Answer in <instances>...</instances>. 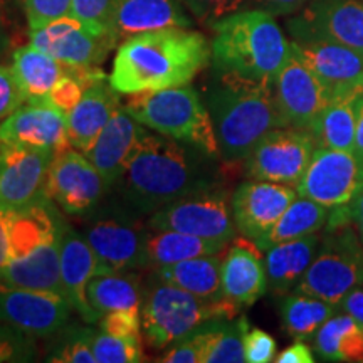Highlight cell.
I'll return each mask as SVG.
<instances>
[{"label":"cell","mask_w":363,"mask_h":363,"mask_svg":"<svg viewBox=\"0 0 363 363\" xmlns=\"http://www.w3.org/2000/svg\"><path fill=\"white\" fill-rule=\"evenodd\" d=\"M74 311L66 296L30 291L0 283V321L34 335L49 338L71 321Z\"/></svg>","instance_id":"obj_17"},{"label":"cell","mask_w":363,"mask_h":363,"mask_svg":"<svg viewBox=\"0 0 363 363\" xmlns=\"http://www.w3.org/2000/svg\"><path fill=\"white\" fill-rule=\"evenodd\" d=\"M291 49L316 78L331 99L363 93V54L328 40H289Z\"/></svg>","instance_id":"obj_19"},{"label":"cell","mask_w":363,"mask_h":363,"mask_svg":"<svg viewBox=\"0 0 363 363\" xmlns=\"http://www.w3.org/2000/svg\"><path fill=\"white\" fill-rule=\"evenodd\" d=\"M24 103V93L19 88L12 67L0 65V120L12 115Z\"/></svg>","instance_id":"obj_47"},{"label":"cell","mask_w":363,"mask_h":363,"mask_svg":"<svg viewBox=\"0 0 363 363\" xmlns=\"http://www.w3.org/2000/svg\"><path fill=\"white\" fill-rule=\"evenodd\" d=\"M29 29L71 13V0H22Z\"/></svg>","instance_id":"obj_45"},{"label":"cell","mask_w":363,"mask_h":363,"mask_svg":"<svg viewBox=\"0 0 363 363\" xmlns=\"http://www.w3.org/2000/svg\"><path fill=\"white\" fill-rule=\"evenodd\" d=\"M11 67L24 93L26 103L49 101L52 88L66 72V65L33 44L17 49L12 54Z\"/></svg>","instance_id":"obj_28"},{"label":"cell","mask_w":363,"mask_h":363,"mask_svg":"<svg viewBox=\"0 0 363 363\" xmlns=\"http://www.w3.org/2000/svg\"><path fill=\"white\" fill-rule=\"evenodd\" d=\"M56 152L0 142V207L21 211L43 201Z\"/></svg>","instance_id":"obj_13"},{"label":"cell","mask_w":363,"mask_h":363,"mask_svg":"<svg viewBox=\"0 0 363 363\" xmlns=\"http://www.w3.org/2000/svg\"><path fill=\"white\" fill-rule=\"evenodd\" d=\"M9 48V35L6 29V21H4V9L2 2H0V57L4 56Z\"/></svg>","instance_id":"obj_54"},{"label":"cell","mask_w":363,"mask_h":363,"mask_svg":"<svg viewBox=\"0 0 363 363\" xmlns=\"http://www.w3.org/2000/svg\"><path fill=\"white\" fill-rule=\"evenodd\" d=\"M355 155L363 162V93L357 101V133H355Z\"/></svg>","instance_id":"obj_53"},{"label":"cell","mask_w":363,"mask_h":363,"mask_svg":"<svg viewBox=\"0 0 363 363\" xmlns=\"http://www.w3.org/2000/svg\"><path fill=\"white\" fill-rule=\"evenodd\" d=\"M276 106L284 126L308 130L328 106L331 94L305 62L293 52L272 83Z\"/></svg>","instance_id":"obj_16"},{"label":"cell","mask_w":363,"mask_h":363,"mask_svg":"<svg viewBox=\"0 0 363 363\" xmlns=\"http://www.w3.org/2000/svg\"><path fill=\"white\" fill-rule=\"evenodd\" d=\"M278 343L261 328L249 326L244 335V357L247 363H269L274 362L278 353Z\"/></svg>","instance_id":"obj_46"},{"label":"cell","mask_w":363,"mask_h":363,"mask_svg":"<svg viewBox=\"0 0 363 363\" xmlns=\"http://www.w3.org/2000/svg\"><path fill=\"white\" fill-rule=\"evenodd\" d=\"M350 217H352V222L353 225H355L358 235H360L362 242H363V185L358 190L355 197H353V201L350 203Z\"/></svg>","instance_id":"obj_52"},{"label":"cell","mask_w":363,"mask_h":363,"mask_svg":"<svg viewBox=\"0 0 363 363\" xmlns=\"http://www.w3.org/2000/svg\"><path fill=\"white\" fill-rule=\"evenodd\" d=\"M180 2L195 19L211 27L224 17L246 11L251 6V0H180Z\"/></svg>","instance_id":"obj_41"},{"label":"cell","mask_w":363,"mask_h":363,"mask_svg":"<svg viewBox=\"0 0 363 363\" xmlns=\"http://www.w3.org/2000/svg\"><path fill=\"white\" fill-rule=\"evenodd\" d=\"M29 30L34 48L71 67H94L104 61L118 43L110 34L91 30L72 13Z\"/></svg>","instance_id":"obj_15"},{"label":"cell","mask_w":363,"mask_h":363,"mask_svg":"<svg viewBox=\"0 0 363 363\" xmlns=\"http://www.w3.org/2000/svg\"><path fill=\"white\" fill-rule=\"evenodd\" d=\"M310 0H251L249 9H261L271 16H291L301 11Z\"/></svg>","instance_id":"obj_48"},{"label":"cell","mask_w":363,"mask_h":363,"mask_svg":"<svg viewBox=\"0 0 363 363\" xmlns=\"http://www.w3.org/2000/svg\"><path fill=\"white\" fill-rule=\"evenodd\" d=\"M96 330L89 323H67L49 337L45 362L51 363H96L93 340Z\"/></svg>","instance_id":"obj_37"},{"label":"cell","mask_w":363,"mask_h":363,"mask_svg":"<svg viewBox=\"0 0 363 363\" xmlns=\"http://www.w3.org/2000/svg\"><path fill=\"white\" fill-rule=\"evenodd\" d=\"M0 142L59 152L71 147L67 115L51 101L22 104L0 123Z\"/></svg>","instance_id":"obj_22"},{"label":"cell","mask_w":363,"mask_h":363,"mask_svg":"<svg viewBox=\"0 0 363 363\" xmlns=\"http://www.w3.org/2000/svg\"><path fill=\"white\" fill-rule=\"evenodd\" d=\"M230 242L203 239L199 235L177 233V230H150L148 259L150 267L175 264V262L211 256L225 251Z\"/></svg>","instance_id":"obj_31"},{"label":"cell","mask_w":363,"mask_h":363,"mask_svg":"<svg viewBox=\"0 0 363 363\" xmlns=\"http://www.w3.org/2000/svg\"><path fill=\"white\" fill-rule=\"evenodd\" d=\"M239 308L229 299H206L150 274L142 294V326L153 348H167L212 320H233Z\"/></svg>","instance_id":"obj_6"},{"label":"cell","mask_w":363,"mask_h":363,"mask_svg":"<svg viewBox=\"0 0 363 363\" xmlns=\"http://www.w3.org/2000/svg\"><path fill=\"white\" fill-rule=\"evenodd\" d=\"M169 350L163 353L158 362L162 363H202L203 350V330L202 326L190 331L189 335L182 337L167 347Z\"/></svg>","instance_id":"obj_43"},{"label":"cell","mask_w":363,"mask_h":363,"mask_svg":"<svg viewBox=\"0 0 363 363\" xmlns=\"http://www.w3.org/2000/svg\"><path fill=\"white\" fill-rule=\"evenodd\" d=\"M110 190L86 153L72 147L56 152L49 169L45 195L62 212L83 217L103 202Z\"/></svg>","instance_id":"obj_11"},{"label":"cell","mask_w":363,"mask_h":363,"mask_svg":"<svg viewBox=\"0 0 363 363\" xmlns=\"http://www.w3.org/2000/svg\"><path fill=\"white\" fill-rule=\"evenodd\" d=\"M0 283L12 288L56 293L65 296L59 261V235L45 240L26 256L9 261L0 269Z\"/></svg>","instance_id":"obj_26"},{"label":"cell","mask_w":363,"mask_h":363,"mask_svg":"<svg viewBox=\"0 0 363 363\" xmlns=\"http://www.w3.org/2000/svg\"><path fill=\"white\" fill-rule=\"evenodd\" d=\"M224 252L225 251L180 261L175 264L153 267L152 272L165 283L179 286V288L199 298L224 299L220 281V266L222 259H224Z\"/></svg>","instance_id":"obj_29"},{"label":"cell","mask_w":363,"mask_h":363,"mask_svg":"<svg viewBox=\"0 0 363 363\" xmlns=\"http://www.w3.org/2000/svg\"><path fill=\"white\" fill-rule=\"evenodd\" d=\"M9 220L11 211L0 207V269L11 261V240H9Z\"/></svg>","instance_id":"obj_51"},{"label":"cell","mask_w":363,"mask_h":363,"mask_svg":"<svg viewBox=\"0 0 363 363\" xmlns=\"http://www.w3.org/2000/svg\"><path fill=\"white\" fill-rule=\"evenodd\" d=\"M249 328L246 318L212 320L202 325V363H244V335Z\"/></svg>","instance_id":"obj_36"},{"label":"cell","mask_w":363,"mask_h":363,"mask_svg":"<svg viewBox=\"0 0 363 363\" xmlns=\"http://www.w3.org/2000/svg\"><path fill=\"white\" fill-rule=\"evenodd\" d=\"M145 133L147 128L126 111L125 104H120L93 147L84 152L110 189L128 169Z\"/></svg>","instance_id":"obj_23"},{"label":"cell","mask_w":363,"mask_h":363,"mask_svg":"<svg viewBox=\"0 0 363 363\" xmlns=\"http://www.w3.org/2000/svg\"><path fill=\"white\" fill-rule=\"evenodd\" d=\"M39 360L34 335L0 321V363H29Z\"/></svg>","instance_id":"obj_39"},{"label":"cell","mask_w":363,"mask_h":363,"mask_svg":"<svg viewBox=\"0 0 363 363\" xmlns=\"http://www.w3.org/2000/svg\"><path fill=\"white\" fill-rule=\"evenodd\" d=\"M286 26L293 40H328L363 54V0H310Z\"/></svg>","instance_id":"obj_14"},{"label":"cell","mask_w":363,"mask_h":363,"mask_svg":"<svg viewBox=\"0 0 363 363\" xmlns=\"http://www.w3.org/2000/svg\"><path fill=\"white\" fill-rule=\"evenodd\" d=\"M142 281L133 271L101 272L86 288L88 303L99 318L118 310H142Z\"/></svg>","instance_id":"obj_30"},{"label":"cell","mask_w":363,"mask_h":363,"mask_svg":"<svg viewBox=\"0 0 363 363\" xmlns=\"http://www.w3.org/2000/svg\"><path fill=\"white\" fill-rule=\"evenodd\" d=\"M211 158L216 157L197 145L147 130L128 169L111 190L136 214H153L185 195L211 189Z\"/></svg>","instance_id":"obj_1"},{"label":"cell","mask_w":363,"mask_h":363,"mask_svg":"<svg viewBox=\"0 0 363 363\" xmlns=\"http://www.w3.org/2000/svg\"><path fill=\"white\" fill-rule=\"evenodd\" d=\"M203 101L214 125L219 157L244 162L267 131L284 126L272 84L216 72Z\"/></svg>","instance_id":"obj_3"},{"label":"cell","mask_w":363,"mask_h":363,"mask_svg":"<svg viewBox=\"0 0 363 363\" xmlns=\"http://www.w3.org/2000/svg\"><path fill=\"white\" fill-rule=\"evenodd\" d=\"M363 185V162L350 150L316 147L298 195L331 208L348 207Z\"/></svg>","instance_id":"obj_12"},{"label":"cell","mask_w":363,"mask_h":363,"mask_svg":"<svg viewBox=\"0 0 363 363\" xmlns=\"http://www.w3.org/2000/svg\"><path fill=\"white\" fill-rule=\"evenodd\" d=\"M201 33L170 27L125 39L113 61L110 84L120 94H138L189 84L211 62Z\"/></svg>","instance_id":"obj_2"},{"label":"cell","mask_w":363,"mask_h":363,"mask_svg":"<svg viewBox=\"0 0 363 363\" xmlns=\"http://www.w3.org/2000/svg\"><path fill=\"white\" fill-rule=\"evenodd\" d=\"M313 338L321 360L363 362V325L347 313L331 316Z\"/></svg>","instance_id":"obj_33"},{"label":"cell","mask_w":363,"mask_h":363,"mask_svg":"<svg viewBox=\"0 0 363 363\" xmlns=\"http://www.w3.org/2000/svg\"><path fill=\"white\" fill-rule=\"evenodd\" d=\"M99 330L116 337H142V310H118L99 318Z\"/></svg>","instance_id":"obj_44"},{"label":"cell","mask_w":363,"mask_h":363,"mask_svg":"<svg viewBox=\"0 0 363 363\" xmlns=\"http://www.w3.org/2000/svg\"><path fill=\"white\" fill-rule=\"evenodd\" d=\"M59 261H61V279L65 296L72 310L78 313L84 323L94 325L99 321L98 313L91 308L86 298L88 283L96 274L110 272L94 254L83 233L59 217Z\"/></svg>","instance_id":"obj_18"},{"label":"cell","mask_w":363,"mask_h":363,"mask_svg":"<svg viewBox=\"0 0 363 363\" xmlns=\"http://www.w3.org/2000/svg\"><path fill=\"white\" fill-rule=\"evenodd\" d=\"M360 94L335 98L320 113L310 128L316 147L335 150H355L357 101Z\"/></svg>","instance_id":"obj_32"},{"label":"cell","mask_w":363,"mask_h":363,"mask_svg":"<svg viewBox=\"0 0 363 363\" xmlns=\"http://www.w3.org/2000/svg\"><path fill=\"white\" fill-rule=\"evenodd\" d=\"M147 224L153 230H177L224 242H230L238 230L227 195L214 187L167 203L150 214Z\"/></svg>","instance_id":"obj_9"},{"label":"cell","mask_w":363,"mask_h":363,"mask_svg":"<svg viewBox=\"0 0 363 363\" xmlns=\"http://www.w3.org/2000/svg\"><path fill=\"white\" fill-rule=\"evenodd\" d=\"M222 294L233 305L249 308L267 291V274L261 249L252 239L234 238L220 266Z\"/></svg>","instance_id":"obj_21"},{"label":"cell","mask_w":363,"mask_h":363,"mask_svg":"<svg viewBox=\"0 0 363 363\" xmlns=\"http://www.w3.org/2000/svg\"><path fill=\"white\" fill-rule=\"evenodd\" d=\"M320 244V235L311 234L267 247L264 257L267 291L272 294H286L294 289L308 266L315 259Z\"/></svg>","instance_id":"obj_27"},{"label":"cell","mask_w":363,"mask_h":363,"mask_svg":"<svg viewBox=\"0 0 363 363\" xmlns=\"http://www.w3.org/2000/svg\"><path fill=\"white\" fill-rule=\"evenodd\" d=\"M192 26L187 9L180 0H118L113 17V35L116 40L150 30Z\"/></svg>","instance_id":"obj_25"},{"label":"cell","mask_w":363,"mask_h":363,"mask_svg":"<svg viewBox=\"0 0 363 363\" xmlns=\"http://www.w3.org/2000/svg\"><path fill=\"white\" fill-rule=\"evenodd\" d=\"M328 217V207L298 195L291 202V206L286 208L284 214L279 217L274 227L261 240H257L256 244L259 246L261 251H266L272 244L318 234L323 227H326Z\"/></svg>","instance_id":"obj_34"},{"label":"cell","mask_w":363,"mask_h":363,"mask_svg":"<svg viewBox=\"0 0 363 363\" xmlns=\"http://www.w3.org/2000/svg\"><path fill=\"white\" fill-rule=\"evenodd\" d=\"M328 217L321 249L294 286V293L310 294L340 306L348 293L363 286V247L350 217V206L335 208Z\"/></svg>","instance_id":"obj_5"},{"label":"cell","mask_w":363,"mask_h":363,"mask_svg":"<svg viewBox=\"0 0 363 363\" xmlns=\"http://www.w3.org/2000/svg\"><path fill=\"white\" fill-rule=\"evenodd\" d=\"M337 305L310 294H286L281 301V321L284 331L294 340H308L315 337L318 330L331 316L337 315Z\"/></svg>","instance_id":"obj_35"},{"label":"cell","mask_w":363,"mask_h":363,"mask_svg":"<svg viewBox=\"0 0 363 363\" xmlns=\"http://www.w3.org/2000/svg\"><path fill=\"white\" fill-rule=\"evenodd\" d=\"M96 363H138L143 360L142 337H116L96 331L93 340Z\"/></svg>","instance_id":"obj_38"},{"label":"cell","mask_w":363,"mask_h":363,"mask_svg":"<svg viewBox=\"0 0 363 363\" xmlns=\"http://www.w3.org/2000/svg\"><path fill=\"white\" fill-rule=\"evenodd\" d=\"M296 197L298 190L289 185L252 179L244 182L230 201L235 227L240 234L257 242L274 227Z\"/></svg>","instance_id":"obj_20"},{"label":"cell","mask_w":363,"mask_h":363,"mask_svg":"<svg viewBox=\"0 0 363 363\" xmlns=\"http://www.w3.org/2000/svg\"><path fill=\"white\" fill-rule=\"evenodd\" d=\"M211 29L214 30L211 61L219 74L272 84L291 56V43L274 16L261 9L235 12Z\"/></svg>","instance_id":"obj_4"},{"label":"cell","mask_w":363,"mask_h":363,"mask_svg":"<svg viewBox=\"0 0 363 363\" xmlns=\"http://www.w3.org/2000/svg\"><path fill=\"white\" fill-rule=\"evenodd\" d=\"M86 84L79 78L74 67L66 66V72L57 81L56 86H54L51 94H49V101L56 104L59 110H62L67 115L78 104Z\"/></svg>","instance_id":"obj_42"},{"label":"cell","mask_w":363,"mask_h":363,"mask_svg":"<svg viewBox=\"0 0 363 363\" xmlns=\"http://www.w3.org/2000/svg\"><path fill=\"white\" fill-rule=\"evenodd\" d=\"M316 142L308 130L281 126L262 136L246 158V174L252 180L298 187L310 165Z\"/></svg>","instance_id":"obj_10"},{"label":"cell","mask_w":363,"mask_h":363,"mask_svg":"<svg viewBox=\"0 0 363 363\" xmlns=\"http://www.w3.org/2000/svg\"><path fill=\"white\" fill-rule=\"evenodd\" d=\"M276 363H313L315 357H313V350L306 340H296L293 345H289L286 350H283L279 355L274 358Z\"/></svg>","instance_id":"obj_49"},{"label":"cell","mask_w":363,"mask_h":363,"mask_svg":"<svg viewBox=\"0 0 363 363\" xmlns=\"http://www.w3.org/2000/svg\"><path fill=\"white\" fill-rule=\"evenodd\" d=\"M118 94L120 93L106 78L86 86L78 104L67 113V138L72 148L84 153L93 147L98 135L121 104Z\"/></svg>","instance_id":"obj_24"},{"label":"cell","mask_w":363,"mask_h":363,"mask_svg":"<svg viewBox=\"0 0 363 363\" xmlns=\"http://www.w3.org/2000/svg\"><path fill=\"white\" fill-rule=\"evenodd\" d=\"M118 197L99 202L81 217L79 230L108 271H136L150 267V227Z\"/></svg>","instance_id":"obj_8"},{"label":"cell","mask_w":363,"mask_h":363,"mask_svg":"<svg viewBox=\"0 0 363 363\" xmlns=\"http://www.w3.org/2000/svg\"><path fill=\"white\" fill-rule=\"evenodd\" d=\"M125 108L136 121L155 133L197 145L208 155L219 157L211 113L190 84L130 94Z\"/></svg>","instance_id":"obj_7"},{"label":"cell","mask_w":363,"mask_h":363,"mask_svg":"<svg viewBox=\"0 0 363 363\" xmlns=\"http://www.w3.org/2000/svg\"><path fill=\"white\" fill-rule=\"evenodd\" d=\"M116 2L118 0H71V13L94 33L113 35Z\"/></svg>","instance_id":"obj_40"},{"label":"cell","mask_w":363,"mask_h":363,"mask_svg":"<svg viewBox=\"0 0 363 363\" xmlns=\"http://www.w3.org/2000/svg\"><path fill=\"white\" fill-rule=\"evenodd\" d=\"M340 308L355 318L358 323L363 325V286H358V288L353 289L345 296L342 301H340Z\"/></svg>","instance_id":"obj_50"}]
</instances>
